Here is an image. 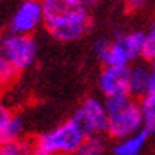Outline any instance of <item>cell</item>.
<instances>
[{"label":"cell","instance_id":"cell-1","mask_svg":"<svg viewBox=\"0 0 155 155\" xmlns=\"http://www.w3.org/2000/svg\"><path fill=\"white\" fill-rule=\"evenodd\" d=\"M45 27L55 40L70 43L82 38L90 29L92 19L79 0H43Z\"/></svg>","mask_w":155,"mask_h":155},{"label":"cell","instance_id":"cell-2","mask_svg":"<svg viewBox=\"0 0 155 155\" xmlns=\"http://www.w3.org/2000/svg\"><path fill=\"white\" fill-rule=\"evenodd\" d=\"M108 127L106 133L117 141L133 136L143 130V112L139 103L131 95H117L106 98Z\"/></svg>","mask_w":155,"mask_h":155},{"label":"cell","instance_id":"cell-3","mask_svg":"<svg viewBox=\"0 0 155 155\" xmlns=\"http://www.w3.org/2000/svg\"><path fill=\"white\" fill-rule=\"evenodd\" d=\"M84 139L86 133L71 117L35 139L33 155H73Z\"/></svg>","mask_w":155,"mask_h":155},{"label":"cell","instance_id":"cell-4","mask_svg":"<svg viewBox=\"0 0 155 155\" xmlns=\"http://www.w3.org/2000/svg\"><path fill=\"white\" fill-rule=\"evenodd\" d=\"M0 52L18 71H22L37 60L38 45L32 35L10 32L0 37Z\"/></svg>","mask_w":155,"mask_h":155},{"label":"cell","instance_id":"cell-5","mask_svg":"<svg viewBox=\"0 0 155 155\" xmlns=\"http://www.w3.org/2000/svg\"><path fill=\"white\" fill-rule=\"evenodd\" d=\"M73 119L79 124L86 136L101 135L108 127V111L106 104L100 98L87 97L76 109Z\"/></svg>","mask_w":155,"mask_h":155},{"label":"cell","instance_id":"cell-6","mask_svg":"<svg viewBox=\"0 0 155 155\" xmlns=\"http://www.w3.org/2000/svg\"><path fill=\"white\" fill-rule=\"evenodd\" d=\"M41 24H45L43 3L40 0H22L11 18L10 32L32 35Z\"/></svg>","mask_w":155,"mask_h":155},{"label":"cell","instance_id":"cell-7","mask_svg":"<svg viewBox=\"0 0 155 155\" xmlns=\"http://www.w3.org/2000/svg\"><path fill=\"white\" fill-rule=\"evenodd\" d=\"M94 52L103 62L104 67H130L128 63L135 60L124 45L119 30H116L112 40L98 38L94 43Z\"/></svg>","mask_w":155,"mask_h":155},{"label":"cell","instance_id":"cell-8","mask_svg":"<svg viewBox=\"0 0 155 155\" xmlns=\"http://www.w3.org/2000/svg\"><path fill=\"white\" fill-rule=\"evenodd\" d=\"M128 79L130 67H104L98 76V87L106 98L130 95Z\"/></svg>","mask_w":155,"mask_h":155},{"label":"cell","instance_id":"cell-9","mask_svg":"<svg viewBox=\"0 0 155 155\" xmlns=\"http://www.w3.org/2000/svg\"><path fill=\"white\" fill-rule=\"evenodd\" d=\"M149 89V68L143 65L130 67L128 90L131 97H144Z\"/></svg>","mask_w":155,"mask_h":155},{"label":"cell","instance_id":"cell-10","mask_svg":"<svg viewBox=\"0 0 155 155\" xmlns=\"http://www.w3.org/2000/svg\"><path fill=\"white\" fill-rule=\"evenodd\" d=\"M147 133L144 130H141L139 133L133 136H128L125 139H120L114 146V155H141V150L147 141Z\"/></svg>","mask_w":155,"mask_h":155},{"label":"cell","instance_id":"cell-11","mask_svg":"<svg viewBox=\"0 0 155 155\" xmlns=\"http://www.w3.org/2000/svg\"><path fill=\"white\" fill-rule=\"evenodd\" d=\"M139 106L143 112V130L147 135H152L155 133V94L147 92L141 97Z\"/></svg>","mask_w":155,"mask_h":155},{"label":"cell","instance_id":"cell-12","mask_svg":"<svg viewBox=\"0 0 155 155\" xmlns=\"http://www.w3.org/2000/svg\"><path fill=\"white\" fill-rule=\"evenodd\" d=\"M24 128H25V125H24L22 119L19 116H13L0 128V144H8V143H13V141L22 139Z\"/></svg>","mask_w":155,"mask_h":155},{"label":"cell","instance_id":"cell-13","mask_svg":"<svg viewBox=\"0 0 155 155\" xmlns=\"http://www.w3.org/2000/svg\"><path fill=\"white\" fill-rule=\"evenodd\" d=\"M104 139L101 135H94V136H86L82 144L78 147V150L73 155H103L104 153Z\"/></svg>","mask_w":155,"mask_h":155},{"label":"cell","instance_id":"cell-14","mask_svg":"<svg viewBox=\"0 0 155 155\" xmlns=\"http://www.w3.org/2000/svg\"><path fill=\"white\" fill-rule=\"evenodd\" d=\"M0 155H33V143L18 139L0 146Z\"/></svg>","mask_w":155,"mask_h":155},{"label":"cell","instance_id":"cell-15","mask_svg":"<svg viewBox=\"0 0 155 155\" xmlns=\"http://www.w3.org/2000/svg\"><path fill=\"white\" fill-rule=\"evenodd\" d=\"M141 57L150 63H155V21L150 24L149 30L144 33V45Z\"/></svg>","mask_w":155,"mask_h":155},{"label":"cell","instance_id":"cell-16","mask_svg":"<svg viewBox=\"0 0 155 155\" xmlns=\"http://www.w3.org/2000/svg\"><path fill=\"white\" fill-rule=\"evenodd\" d=\"M18 74H19V71L3 57V54L0 52V89L11 84Z\"/></svg>","mask_w":155,"mask_h":155},{"label":"cell","instance_id":"cell-17","mask_svg":"<svg viewBox=\"0 0 155 155\" xmlns=\"http://www.w3.org/2000/svg\"><path fill=\"white\" fill-rule=\"evenodd\" d=\"M147 3V0H124V6L128 13H135L143 10Z\"/></svg>","mask_w":155,"mask_h":155},{"label":"cell","instance_id":"cell-18","mask_svg":"<svg viewBox=\"0 0 155 155\" xmlns=\"http://www.w3.org/2000/svg\"><path fill=\"white\" fill-rule=\"evenodd\" d=\"M13 116H15V114L11 112V109L6 106L5 103L0 101V128H2V127H3L6 122H8Z\"/></svg>","mask_w":155,"mask_h":155},{"label":"cell","instance_id":"cell-19","mask_svg":"<svg viewBox=\"0 0 155 155\" xmlns=\"http://www.w3.org/2000/svg\"><path fill=\"white\" fill-rule=\"evenodd\" d=\"M149 94H155V63H152V67L149 68Z\"/></svg>","mask_w":155,"mask_h":155},{"label":"cell","instance_id":"cell-20","mask_svg":"<svg viewBox=\"0 0 155 155\" xmlns=\"http://www.w3.org/2000/svg\"><path fill=\"white\" fill-rule=\"evenodd\" d=\"M79 2H81L84 6H86V8H90V6H94V5L98 2V0H79Z\"/></svg>","mask_w":155,"mask_h":155},{"label":"cell","instance_id":"cell-21","mask_svg":"<svg viewBox=\"0 0 155 155\" xmlns=\"http://www.w3.org/2000/svg\"><path fill=\"white\" fill-rule=\"evenodd\" d=\"M40 2H43V0H40Z\"/></svg>","mask_w":155,"mask_h":155},{"label":"cell","instance_id":"cell-22","mask_svg":"<svg viewBox=\"0 0 155 155\" xmlns=\"http://www.w3.org/2000/svg\"><path fill=\"white\" fill-rule=\"evenodd\" d=\"M0 146H2V144H0Z\"/></svg>","mask_w":155,"mask_h":155}]
</instances>
